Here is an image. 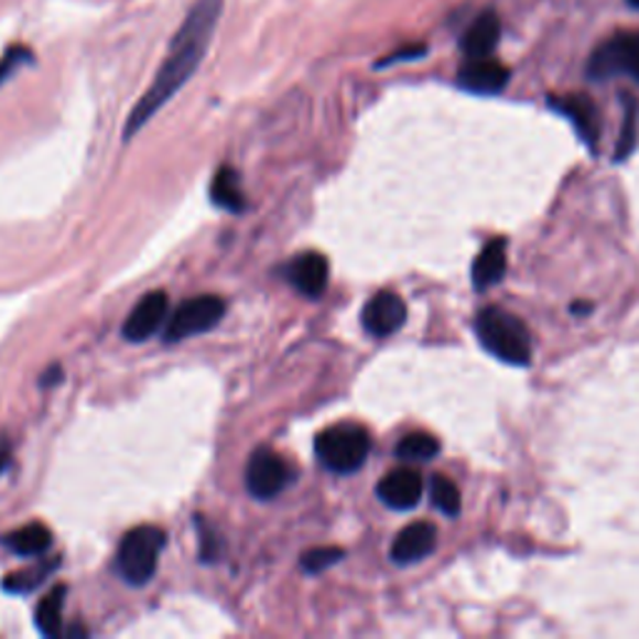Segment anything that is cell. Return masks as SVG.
<instances>
[{
  "instance_id": "1",
  "label": "cell",
  "mask_w": 639,
  "mask_h": 639,
  "mask_svg": "<svg viewBox=\"0 0 639 639\" xmlns=\"http://www.w3.org/2000/svg\"><path fill=\"white\" fill-rule=\"evenodd\" d=\"M225 0H195L191 11H187L185 21L177 28L173 35L171 48L163 65L158 68L155 80L150 83V88L143 93V98L138 100V106L130 110L126 133L123 138L130 140L136 133H140L150 120L158 116V110L165 106L167 100L177 96L187 80L193 78L197 65L203 63L205 51L215 35V28L223 15Z\"/></svg>"
},
{
  "instance_id": "2",
  "label": "cell",
  "mask_w": 639,
  "mask_h": 639,
  "mask_svg": "<svg viewBox=\"0 0 639 639\" xmlns=\"http://www.w3.org/2000/svg\"><path fill=\"white\" fill-rule=\"evenodd\" d=\"M479 345L507 365H530L532 340L528 325L502 307H485L475 317Z\"/></svg>"
},
{
  "instance_id": "3",
  "label": "cell",
  "mask_w": 639,
  "mask_h": 639,
  "mask_svg": "<svg viewBox=\"0 0 639 639\" xmlns=\"http://www.w3.org/2000/svg\"><path fill=\"white\" fill-rule=\"evenodd\" d=\"M370 432L357 422H340L315 437V455L327 469L350 475L365 465L370 455Z\"/></svg>"
},
{
  "instance_id": "4",
  "label": "cell",
  "mask_w": 639,
  "mask_h": 639,
  "mask_svg": "<svg viewBox=\"0 0 639 639\" xmlns=\"http://www.w3.org/2000/svg\"><path fill=\"white\" fill-rule=\"evenodd\" d=\"M165 548V532L153 524L130 530L118 550V572L128 585L143 587L155 577L160 552Z\"/></svg>"
},
{
  "instance_id": "5",
  "label": "cell",
  "mask_w": 639,
  "mask_h": 639,
  "mask_svg": "<svg viewBox=\"0 0 639 639\" xmlns=\"http://www.w3.org/2000/svg\"><path fill=\"white\" fill-rule=\"evenodd\" d=\"M225 315V300L218 295H197L175 310L165 327V343H181L185 337L213 331Z\"/></svg>"
},
{
  "instance_id": "6",
  "label": "cell",
  "mask_w": 639,
  "mask_h": 639,
  "mask_svg": "<svg viewBox=\"0 0 639 639\" xmlns=\"http://www.w3.org/2000/svg\"><path fill=\"white\" fill-rule=\"evenodd\" d=\"M246 483L256 500H272V497H278L288 487L290 465L285 463L283 455L275 453V450L260 447L248 459Z\"/></svg>"
},
{
  "instance_id": "7",
  "label": "cell",
  "mask_w": 639,
  "mask_h": 639,
  "mask_svg": "<svg viewBox=\"0 0 639 639\" xmlns=\"http://www.w3.org/2000/svg\"><path fill=\"white\" fill-rule=\"evenodd\" d=\"M619 73H629L639 78V35L619 33L599 45L592 55L589 78L607 80Z\"/></svg>"
},
{
  "instance_id": "8",
  "label": "cell",
  "mask_w": 639,
  "mask_h": 639,
  "mask_svg": "<svg viewBox=\"0 0 639 639\" xmlns=\"http://www.w3.org/2000/svg\"><path fill=\"white\" fill-rule=\"evenodd\" d=\"M408 320V307L405 300L398 293H390V290H382V293L372 295L368 300V305L362 310V325L372 337H388L392 333H398Z\"/></svg>"
},
{
  "instance_id": "9",
  "label": "cell",
  "mask_w": 639,
  "mask_h": 639,
  "mask_svg": "<svg viewBox=\"0 0 639 639\" xmlns=\"http://www.w3.org/2000/svg\"><path fill=\"white\" fill-rule=\"evenodd\" d=\"M457 83L469 93H479V96H495L502 93L510 83V71L505 68L500 61L487 58H467V63L457 73Z\"/></svg>"
},
{
  "instance_id": "10",
  "label": "cell",
  "mask_w": 639,
  "mask_h": 639,
  "mask_svg": "<svg viewBox=\"0 0 639 639\" xmlns=\"http://www.w3.org/2000/svg\"><path fill=\"white\" fill-rule=\"evenodd\" d=\"M167 315V295L163 290H153L140 297V303L133 307L123 325V337L128 343H143L150 335L160 331Z\"/></svg>"
},
{
  "instance_id": "11",
  "label": "cell",
  "mask_w": 639,
  "mask_h": 639,
  "mask_svg": "<svg viewBox=\"0 0 639 639\" xmlns=\"http://www.w3.org/2000/svg\"><path fill=\"white\" fill-rule=\"evenodd\" d=\"M422 490V475L412 467H398L385 475L378 485V497L392 507V510H412L420 502Z\"/></svg>"
},
{
  "instance_id": "12",
  "label": "cell",
  "mask_w": 639,
  "mask_h": 639,
  "mask_svg": "<svg viewBox=\"0 0 639 639\" xmlns=\"http://www.w3.org/2000/svg\"><path fill=\"white\" fill-rule=\"evenodd\" d=\"M437 548V530L432 522H412L394 538L390 548V557L398 565H412V562L425 560L427 554Z\"/></svg>"
},
{
  "instance_id": "13",
  "label": "cell",
  "mask_w": 639,
  "mask_h": 639,
  "mask_svg": "<svg viewBox=\"0 0 639 639\" xmlns=\"http://www.w3.org/2000/svg\"><path fill=\"white\" fill-rule=\"evenodd\" d=\"M288 278L297 293H303L305 297H320L325 293L327 280H331V262L323 252H303L290 262Z\"/></svg>"
},
{
  "instance_id": "14",
  "label": "cell",
  "mask_w": 639,
  "mask_h": 639,
  "mask_svg": "<svg viewBox=\"0 0 639 639\" xmlns=\"http://www.w3.org/2000/svg\"><path fill=\"white\" fill-rule=\"evenodd\" d=\"M550 106L562 112L572 126H575L577 136L585 140V143L592 148L597 143L599 138V110L592 98L587 96H577V93H572V96H560V98H550Z\"/></svg>"
},
{
  "instance_id": "15",
  "label": "cell",
  "mask_w": 639,
  "mask_h": 639,
  "mask_svg": "<svg viewBox=\"0 0 639 639\" xmlns=\"http://www.w3.org/2000/svg\"><path fill=\"white\" fill-rule=\"evenodd\" d=\"M507 275V240L492 238L473 262L475 290H490Z\"/></svg>"
},
{
  "instance_id": "16",
  "label": "cell",
  "mask_w": 639,
  "mask_h": 639,
  "mask_svg": "<svg viewBox=\"0 0 639 639\" xmlns=\"http://www.w3.org/2000/svg\"><path fill=\"white\" fill-rule=\"evenodd\" d=\"M500 41V18L492 11L477 15L463 37L465 58H487Z\"/></svg>"
},
{
  "instance_id": "17",
  "label": "cell",
  "mask_w": 639,
  "mask_h": 639,
  "mask_svg": "<svg viewBox=\"0 0 639 639\" xmlns=\"http://www.w3.org/2000/svg\"><path fill=\"white\" fill-rule=\"evenodd\" d=\"M3 544L15 554H21V557H41V554L51 550L53 532L43 522H28L23 528L6 534Z\"/></svg>"
},
{
  "instance_id": "18",
  "label": "cell",
  "mask_w": 639,
  "mask_h": 639,
  "mask_svg": "<svg viewBox=\"0 0 639 639\" xmlns=\"http://www.w3.org/2000/svg\"><path fill=\"white\" fill-rule=\"evenodd\" d=\"M210 197L218 208L230 213H242L248 205L246 193H242L240 185V175L238 171H232V167H220V171L215 173L210 183Z\"/></svg>"
},
{
  "instance_id": "19",
  "label": "cell",
  "mask_w": 639,
  "mask_h": 639,
  "mask_svg": "<svg viewBox=\"0 0 639 639\" xmlns=\"http://www.w3.org/2000/svg\"><path fill=\"white\" fill-rule=\"evenodd\" d=\"M63 599L65 585H55L35 607V625L43 637H58L63 627Z\"/></svg>"
},
{
  "instance_id": "20",
  "label": "cell",
  "mask_w": 639,
  "mask_h": 639,
  "mask_svg": "<svg viewBox=\"0 0 639 639\" xmlns=\"http://www.w3.org/2000/svg\"><path fill=\"white\" fill-rule=\"evenodd\" d=\"M58 567V560L53 562H33L31 567L25 570H18L11 572V575H6L3 580V589L6 592H13V595H25V592H33L35 587H41L45 580L51 577V572Z\"/></svg>"
},
{
  "instance_id": "21",
  "label": "cell",
  "mask_w": 639,
  "mask_h": 639,
  "mask_svg": "<svg viewBox=\"0 0 639 639\" xmlns=\"http://www.w3.org/2000/svg\"><path fill=\"white\" fill-rule=\"evenodd\" d=\"M440 453V443L430 432H410L400 440V445L394 447V455L408 463H427Z\"/></svg>"
},
{
  "instance_id": "22",
  "label": "cell",
  "mask_w": 639,
  "mask_h": 639,
  "mask_svg": "<svg viewBox=\"0 0 639 639\" xmlns=\"http://www.w3.org/2000/svg\"><path fill=\"white\" fill-rule=\"evenodd\" d=\"M430 500L437 507L440 512L447 517H457L463 510V500H459V490L455 487L453 479H447L443 475L432 477L430 483Z\"/></svg>"
},
{
  "instance_id": "23",
  "label": "cell",
  "mask_w": 639,
  "mask_h": 639,
  "mask_svg": "<svg viewBox=\"0 0 639 639\" xmlns=\"http://www.w3.org/2000/svg\"><path fill=\"white\" fill-rule=\"evenodd\" d=\"M340 560H343V550L340 548H313V550L303 552V557H300V567H303L305 572H313V575H317V572H323L327 567L337 565Z\"/></svg>"
},
{
  "instance_id": "24",
  "label": "cell",
  "mask_w": 639,
  "mask_h": 639,
  "mask_svg": "<svg viewBox=\"0 0 639 639\" xmlns=\"http://www.w3.org/2000/svg\"><path fill=\"white\" fill-rule=\"evenodd\" d=\"M635 140H637V102L632 98H627V108H625V130L622 136H619V145H617V153L615 160H622L629 155V150L635 148Z\"/></svg>"
},
{
  "instance_id": "25",
  "label": "cell",
  "mask_w": 639,
  "mask_h": 639,
  "mask_svg": "<svg viewBox=\"0 0 639 639\" xmlns=\"http://www.w3.org/2000/svg\"><path fill=\"white\" fill-rule=\"evenodd\" d=\"M33 63V53L23 48V45H15V48H8L3 58H0V86H3L6 80H11L13 75L18 73V68H23V65Z\"/></svg>"
},
{
  "instance_id": "26",
  "label": "cell",
  "mask_w": 639,
  "mask_h": 639,
  "mask_svg": "<svg viewBox=\"0 0 639 639\" xmlns=\"http://www.w3.org/2000/svg\"><path fill=\"white\" fill-rule=\"evenodd\" d=\"M197 534H201V554H203V560L205 562H215V557H218L220 542H218V538H215L213 528H208V524L201 520V522H197Z\"/></svg>"
},
{
  "instance_id": "27",
  "label": "cell",
  "mask_w": 639,
  "mask_h": 639,
  "mask_svg": "<svg viewBox=\"0 0 639 639\" xmlns=\"http://www.w3.org/2000/svg\"><path fill=\"white\" fill-rule=\"evenodd\" d=\"M422 53H425V48H422V45H415V48H402V53H394V55H390V58H385L378 65H390V63H398V61H405V58H418V55H422Z\"/></svg>"
},
{
  "instance_id": "28",
  "label": "cell",
  "mask_w": 639,
  "mask_h": 639,
  "mask_svg": "<svg viewBox=\"0 0 639 639\" xmlns=\"http://www.w3.org/2000/svg\"><path fill=\"white\" fill-rule=\"evenodd\" d=\"M8 463H11V453L6 447H0V473L8 467Z\"/></svg>"
},
{
  "instance_id": "29",
  "label": "cell",
  "mask_w": 639,
  "mask_h": 639,
  "mask_svg": "<svg viewBox=\"0 0 639 639\" xmlns=\"http://www.w3.org/2000/svg\"><path fill=\"white\" fill-rule=\"evenodd\" d=\"M587 310H589V305H575L572 307V313H587Z\"/></svg>"
},
{
  "instance_id": "30",
  "label": "cell",
  "mask_w": 639,
  "mask_h": 639,
  "mask_svg": "<svg viewBox=\"0 0 639 639\" xmlns=\"http://www.w3.org/2000/svg\"><path fill=\"white\" fill-rule=\"evenodd\" d=\"M629 3H632V6H637V8H639V0H629Z\"/></svg>"
}]
</instances>
